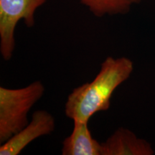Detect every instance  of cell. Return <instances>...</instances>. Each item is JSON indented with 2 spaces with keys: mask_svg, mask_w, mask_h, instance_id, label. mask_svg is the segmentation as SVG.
<instances>
[{
  "mask_svg": "<svg viewBox=\"0 0 155 155\" xmlns=\"http://www.w3.org/2000/svg\"><path fill=\"white\" fill-rule=\"evenodd\" d=\"M48 0H0V53L9 61L14 54L15 30L23 20L29 28L35 25L36 11Z\"/></svg>",
  "mask_w": 155,
  "mask_h": 155,
  "instance_id": "cell-3",
  "label": "cell"
},
{
  "mask_svg": "<svg viewBox=\"0 0 155 155\" xmlns=\"http://www.w3.org/2000/svg\"><path fill=\"white\" fill-rule=\"evenodd\" d=\"M133 71L134 63L129 58L108 56L94 80L74 88L68 95L65 116L73 121L88 122L94 114L108 111L114 91L130 78Z\"/></svg>",
  "mask_w": 155,
  "mask_h": 155,
  "instance_id": "cell-1",
  "label": "cell"
},
{
  "mask_svg": "<svg viewBox=\"0 0 155 155\" xmlns=\"http://www.w3.org/2000/svg\"><path fill=\"white\" fill-rule=\"evenodd\" d=\"M45 88L36 81L20 88L0 87V143L2 144L29 123L28 114L43 96Z\"/></svg>",
  "mask_w": 155,
  "mask_h": 155,
  "instance_id": "cell-2",
  "label": "cell"
},
{
  "mask_svg": "<svg viewBox=\"0 0 155 155\" xmlns=\"http://www.w3.org/2000/svg\"><path fill=\"white\" fill-rule=\"evenodd\" d=\"M73 131L64 139L63 155H101V143L93 137L88 122L75 121Z\"/></svg>",
  "mask_w": 155,
  "mask_h": 155,
  "instance_id": "cell-6",
  "label": "cell"
},
{
  "mask_svg": "<svg viewBox=\"0 0 155 155\" xmlns=\"http://www.w3.org/2000/svg\"><path fill=\"white\" fill-rule=\"evenodd\" d=\"M94 16H105L125 15L134 5L144 0H78Z\"/></svg>",
  "mask_w": 155,
  "mask_h": 155,
  "instance_id": "cell-7",
  "label": "cell"
},
{
  "mask_svg": "<svg viewBox=\"0 0 155 155\" xmlns=\"http://www.w3.org/2000/svg\"><path fill=\"white\" fill-rule=\"evenodd\" d=\"M55 129V119L50 112L38 110L25 127L0 146V155H18L31 142L51 134Z\"/></svg>",
  "mask_w": 155,
  "mask_h": 155,
  "instance_id": "cell-4",
  "label": "cell"
},
{
  "mask_svg": "<svg viewBox=\"0 0 155 155\" xmlns=\"http://www.w3.org/2000/svg\"><path fill=\"white\" fill-rule=\"evenodd\" d=\"M152 144L139 138L130 129L118 128L104 142L101 155H153Z\"/></svg>",
  "mask_w": 155,
  "mask_h": 155,
  "instance_id": "cell-5",
  "label": "cell"
}]
</instances>
